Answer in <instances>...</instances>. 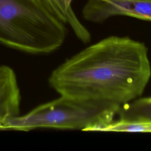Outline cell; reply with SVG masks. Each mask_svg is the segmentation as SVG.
Here are the masks:
<instances>
[{
  "mask_svg": "<svg viewBox=\"0 0 151 151\" xmlns=\"http://www.w3.org/2000/svg\"><path fill=\"white\" fill-rule=\"evenodd\" d=\"M65 24L38 0H0V43L31 54L59 48Z\"/></svg>",
  "mask_w": 151,
  "mask_h": 151,
  "instance_id": "2",
  "label": "cell"
},
{
  "mask_svg": "<svg viewBox=\"0 0 151 151\" xmlns=\"http://www.w3.org/2000/svg\"><path fill=\"white\" fill-rule=\"evenodd\" d=\"M99 132L151 133V119L119 117L118 119H114L103 126Z\"/></svg>",
  "mask_w": 151,
  "mask_h": 151,
  "instance_id": "7",
  "label": "cell"
},
{
  "mask_svg": "<svg viewBox=\"0 0 151 151\" xmlns=\"http://www.w3.org/2000/svg\"><path fill=\"white\" fill-rule=\"evenodd\" d=\"M150 77L146 45L110 36L67 59L48 81L60 96L121 106L140 97Z\"/></svg>",
  "mask_w": 151,
  "mask_h": 151,
  "instance_id": "1",
  "label": "cell"
},
{
  "mask_svg": "<svg viewBox=\"0 0 151 151\" xmlns=\"http://www.w3.org/2000/svg\"><path fill=\"white\" fill-rule=\"evenodd\" d=\"M82 15L85 20L97 23L119 15L151 22V0H88Z\"/></svg>",
  "mask_w": 151,
  "mask_h": 151,
  "instance_id": "4",
  "label": "cell"
},
{
  "mask_svg": "<svg viewBox=\"0 0 151 151\" xmlns=\"http://www.w3.org/2000/svg\"><path fill=\"white\" fill-rule=\"evenodd\" d=\"M21 94L14 71L0 65V130H5L8 123L19 116Z\"/></svg>",
  "mask_w": 151,
  "mask_h": 151,
  "instance_id": "5",
  "label": "cell"
},
{
  "mask_svg": "<svg viewBox=\"0 0 151 151\" xmlns=\"http://www.w3.org/2000/svg\"><path fill=\"white\" fill-rule=\"evenodd\" d=\"M117 116L120 118L151 119V96L139 97L121 106Z\"/></svg>",
  "mask_w": 151,
  "mask_h": 151,
  "instance_id": "8",
  "label": "cell"
},
{
  "mask_svg": "<svg viewBox=\"0 0 151 151\" xmlns=\"http://www.w3.org/2000/svg\"><path fill=\"white\" fill-rule=\"evenodd\" d=\"M61 21L68 24L77 37L83 42L90 40V34L82 25L73 11L67 0H38Z\"/></svg>",
  "mask_w": 151,
  "mask_h": 151,
  "instance_id": "6",
  "label": "cell"
},
{
  "mask_svg": "<svg viewBox=\"0 0 151 151\" xmlns=\"http://www.w3.org/2000/svg\"><path fill=\"white\" fill-rule=\"evenodd\" d=\"M120 106L76 100L63 96L41 104L7 124L5 130L28 132L37 129L99 131L114 119Z\"/></svg>",
  "mask_w": 151,
  "mask_h": 151,
  "instance_id": "3",
  "label": "cell"
}]
</instances>
